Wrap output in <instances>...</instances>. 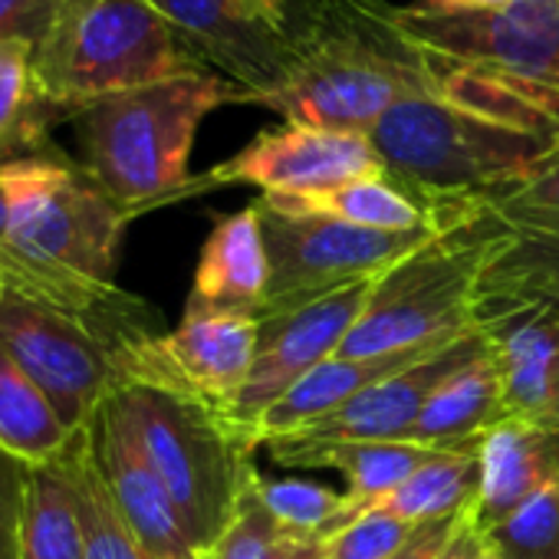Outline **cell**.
Listing matches in <instances>:
<instances>
[{
    "label": "cell",
    "mask_w": 559,
    "mask_h": 559,
    "mask_svg": "<svg viewBox=\"0 0 559 559\" xmlns=\"http://www.w3.org/2000/svg\"><path fill=\"white\" fill-rule=\"evenodd\" d=\"M0 185L8 194V234L0 240V280L8 290L76 313L126 300L116 263L135 214L83 162L50 145L0 165Z\"/></svg>",
    "instance_id": "6da1fadb"
},
{
    "label": "cell",
    "mask_w": 559,
    "mask_h": 559,
    "mask_svg": "<svg viewBox=\"0 0 559 559\" xmlns=\"http://www.w3.org/2000/svg\"><path fill=\"white\" fill-rule=\"evenodd\" d=\"M421 93H431V70L389 0H304L284 73L247 106L287 126L372 135L402 99Z\"/></svg>",
    "instance_id": "7a4b0ae2"
},
{
    "label": "cell",
    "mask_w": 559,
    "mask_h": 559,
    "mask_svg": "<svg viewBox=\"0 0 559 559\" xmlns=\"http://www.w3.org/2000/svg\"><path fill=\"white\" fill-rule=\"evenodd\" d=\"M243 93L217 73H191L86 106L73 126L86 171L135 217L191 194L188 158L207 112Z\"/></svg>",
    "instance_id": "3957f363"
},
{
    "label": "cell",
    "mask_w": 559,
    "mask_h": 559,
    "mask_svg": "<svg viewBox=\"0 0 559 559\" xmlns=\"http://www.w3.org/2000/svg\"><path fill=\"white\" fill-rule=\"evenodd\" d=\"M211 73L152 0H60L34 44L37 96L73 122L96 99Z\"/></svg>",
    "instance_id": "277c9868"
},
{
    "label": "cell",
    "mask_w": 559,
    "mask_h": 559,
    "mask_svg": "<svg viewBox=\"0 0 559 559\" xmlns=\"http://www.w3.org/2000/svg\"><path fill=\"white\" fill-rule=\"evenodd\" d=\"M500 230L503 221L480 204L379 273L336 356H385L474 330L480 270Z\"/></svg>",
    "instance_id": "5b68a950"
},
{
    "label": "cell",
    "mask_w": 559,
    "mask_h": 559,
    "mask_svg": "<svg viewBox=\"0 0 559 559\" xmlns=\"http://www.w3.org/2000/svg\"><path fill=\"white\" fill-rule=\"evenodd\" d=\"M119 399L201 556L237 516L257 448L207 402L152 385H119Z\"/></svg>",
    "instance_id": "8992f818"
},
{
    "label": "cell",
    "mask_w": 559,
    "mask_h": 559,
    "mask_svg": "<svg viewBox=\"0 0 559 559\" xmlns=\"http://www.w3.org/2000/svg\"><path fill=\"white\" fill-rule=\"evenodd\" d=\"M369 139L385 171L399 181L425 194L471 198L513 181L559 142L487 119L435 93L402 99Z\"/></svg>",
    "instance_id": "52a82bcc"
},
{
    "label": "cell",
    "mask_w": 559,
    "mask_h": 559,
    "mask_svg": "<svg viewBox=\"0 0 559 559\" xmlns=\"http://www.w3.org/2000/svg\"><path fill=\"white\" fill-rule=\"evenodd\" d=\"M142 304L126 297L96 313L63 310L17 290L0 294V346L57 405L60 418L80 431L90 415L122 385L119 356L129 336L145 330Z\"/></svg>",
    "instance_id": "ba28073f"
},
{
    "label": "cell",
    "mask_w": 559,
    "mask_h": 559,
    "mask_svg": "<svg viewBox=\"0 0 559 559\" xmlns=\"http://www.w3.org/2000/svg\"><path fill=\"white\" fill-rule=\"evenodd\" d=\"M484 201V198H480ZM266 247V297L260 313H280L317 300L356 280H372L421 247L441 227L418 230H376L326 217H290L263 207L253 198ZM474 214V211H471ZM457 224V221H451Z\"/></svg>",
    "instance_id": "9c48e42d"
},
{
    "label": "cell",
    "mask_w": 559,
    "mask_h": 559,
    "mask_svg": "<svg viewBox=\"0 0 559 559\" xmlns=\"http://www.w3.org/2000/svg\"><path fill=\"white\" fill-rule=\"evenodd\" d=\"M405 40L454 67L559 90V0H516L500 11H448L431 0L395 8Z\"/></svg>",
    "instance_id": "30bf717a"
},
{
    "label": "cell",
    "mask_w": 559,
    "mask_h": 559,
    "mask_svg": "<svg viewBox=\"0 0 559 559\" xmlns=\"http://www.w3.org/2000/svg\"><path fill=\"white\" fill-rule=\"evenodd\" d=\"M257 326V313L188 300L171 333H152L145 326L129 336L119 356L122 385L178 392L224 412L250 376Z\"/></svg>",
    "instance_id": "8fae6325"
},
{
    "label": "cell",
    "mask_w": 559,
    "mask_h": 559,
    "mask_svg": "<svg viewBox=\"0 0 559 559\" xmlns=\"http://www.w3.org/2000/svg\"><path fill=\"white\" fill-rule=\"evenodd\" d=\"M372 280H356V284H346L290 310L260 313L257 356L250 376L234 395V402L221 412L237 431H243L247 441L253 421L280 395L290 392L307 372H313L320 362L333 359L343 349L346 336L353 333L369 300Z\"/></svg>",
    "instance_id": "7c38bea8"
},
{
    "label": "cell",
    "mask_w": 559,
    "mask_h": 559,
    "mask_svg": "<svg viewBox=\"0 0 559 559\" xmlns=\"http://www.w3.org/2000/svg\"><path fill=\"white\" fill-rule=\"evenodd\" d=\"M382 171L385 165L369 135L284 122L263 129L237 155L194 178L191 194L227 185H253L260 194H307Z\"/></svg>",
    "instance_id": "4fadbf2b"
},
{
    "label": "cell",
    "mask_w": 559,
    "mask_h": 559,
    "mask_svg": "<svg viewBox=\"0 0 559 559\" xmlns=\"http://www.w3.org/2000/svg\"><path fill=\"white\" fill-rule=\"evenodd\" d=\"M90 448L96 454V464L122 507L132 533L139 536L142 549L152 559H198V549L191 546L181 516L175 510V500L155 471L139 428L129 415V408L119 399V389L90 415L83 425Z\"/></svg>",
    "instance_id": "5bb4252c"
},
{
    "label": "cell",
    "mask_w": 559,
    "mask_h": 559,
    "mask_svg": "<svg viewBox=\"0 0 559 559\" xmlns=\"http://www.w3.org/2000/svg\"><path fill=\"white\" fill-rule=\"evenodd\" d=\"M152 4L211 73L230 80L243 93L240 103L273 86L287 67L297 21L290 27L270 24L243 0H152Z\"/></svg>",
    "instance_id": "9a60e30c"
},
{
    "label": "cell",
    "mask_w": 559,
    "mask_h": 559,
    "mask_svg": "<svg viewBox=\"0 0 559 559\" xmlns=\"http://www.w3.org/2000/svg\"><path fill=\"white\" fill-rule=\"evenodd\" d=\"M487 353V343L480 330L451 340L428 359L415 362L405 372H395L366 392H359L343 408L297 428L294 435H284V441L300 444H320V441H408L415 431V421L421 418L425 405L431 402L435 389ZM276 441V438H273Z\"/></svg>",
    "instance_id": "2e32d148"
},
{
    "label": "cell",
    "mask_w": 559,
    "mask_h": 559,
    "mask_svg": "<svg viewBox=\"0 0 559 559\" xmlns=\"http://www.w3.org/2000/svg\"><path fill=\"white\" fill-rule=\"evenodd\" d=\"M474 326L503 379V418L559 421V307L477 300Z\"/></svg>",
    "instance_id": "e0dca14e"
},
{
    "label": "cell",
    "mask_w": 559,
    "mask_h": 559,
    "mask_svg": "<svg viewBox=\"0 0 559 559\" xmlns=\"http://www.w3.org/2000/svg\"><path fill=\"white\" fill-rule=\"evenodd\" d=\"M552 480H559V421L500 418L484 435L474 526H493Z\"/></svg>",
    "instance_id": "ac0fdd59"
},
{
    "label": "cell",
    "mask_w": 559,
    "mask_h": 559,
    "mask_svg": "<svg viewBox=\"0 0 559 559\" xmlns=\"http://www.w3.org/2000/svg\"><path fill=\"white\" fill-rule=\"evenodd\" d=\"M471 333V330H467ZM464 336V333H461ZM457 340V336H451ZM451 340L441 343H428L418 349H402V353H385V356H333L326 362H320L313 372H307L290 392L280 395L250 428V444L263 448L273 438L294 435L297 428L343 408L346 402H353L359 392H366L369 385L412 369L415 362L428 359L431 353H438L441 346H448Z\"/></svg>",
    "instance_id": "d6986e66"
},
{
    "label": "cell",
    "mask_w": 559,
    "mask_h": 559,
    "mask_svg": "<svg viewBox=\"0 0 559 559\" xmlns=\"http://www.w3.org/2000/svg\"><path fill=\"white\" fill-rule=\"evenodd\" d=\"M270 457L284 467H330L340 471L349 480V490L343 493L340 516L333 530H340L346 520L366 513L379 497L395 490L408 474H415L431 454H438L428 444L418 441H320V444H300V441H266L263 444ZM330 530V533H333Z\"/></svg>",
    "instance_id": "ffe728a7"
},
{
    "label": "cell",
    "mask_w": 559,
    "mask_h": 559,
    "mask_svg": "<svg viewBox=\"0 0 559 559\" xmlns=\"http://www.w3.org/2000/svg\"><path fill=\"white\" fill-rule=\"evenodd\" d=\"M503 230L480 270L477 300L559 307V214H497Z\"/></svg>",
    "instance_id": "44dd1931"
},
{
    "label": "cell",
    "mask_w": 559,
    "mask_h": 559,
    "mask_svg": "<svg viewBox=\"0 0 559 559\" xmlns=\"http://www.w3.org/2000/svg\"><path fill=\"white\" fill-rule=\"evenodd\" d=\"M266 276H270V263L263 247L260 211L250 201L247 207L221 217L211 227L198 257L188 300L260 317L266 297Z\"/></svg>",
    "instance_id": "7402d4cb"
},
{
    "label": "cell",
    "mask_w": 559,
    "mask_h": 559,
    "mask_svg": "<svg viewBox=\"0 0 559 559\" xmlns=\"http://www.w3.org/2000/svg\"><path fill=\"white\" fill-rule=\"evenodd\" d=\"M500 418H503V379L487 346L484 356H477L474 362H467L435 389L408 441L428 444L435 451H448L480 441Z\"/></svg>",
    "instance_id": "603a6c76"
},
{
    "label": "cell",
    "mask_w": 559,
    "mask_h": 559,
    "mask_svg": "<svg viewBox=\"0 0 559 559\" xmlns=\"http://www.w3.org/2000/svg\"><path fill=\"white\" fill-rule=\"evenodd\" d=\"M73 435L47 392L0 346V448L27 467H47L70 448Z\"/></svg>",
    "instance_id": "cb8c5ba5"
},
{
    "label": "cell",
    "mask_w": 559,
    "mask_h": 559,
    "mask_svg": "<svg viewBox=\"0 0 559 559\" xmlns=\"http://www.w3.org/2000/svg\"><path fill=\"white\" fill-rule=\"evenodd\" d=\"M53 464L63 471L70 490H73L86 559H152L142 549L139 536L132 533L122 507L116 503L83 428L73 435L70 448Z\"/></svg>",
    "instance_id": "d4e9b609"
},
{
    "label": "cell",
    "mask_w": 559,
    "mask_h": 559,
    "mask_svg": "<svg viewBox=\"0 0 559 559\" xmlns=\"http://www.w3.org/2000/svg\"><path fill=\"white\" fill-rule=\"evenodd\" d=\"M480 457H484V438L474 444L438 451L415 474H408L395 490L379 497L369 510H389L405 523H425V520L461 513L477 500Z\"/></svg>",
    "instance_id": "484cf974"
},
{
    "label": "cell",
    "mask_w": 559,
    "mask_h": 559,
    "mask_svg": "<svg viewBox=\"0 0 559 559\" xmlns=\"http://www.w3.org/2000/svg\"><path fill=\"white\" fill-rule=\"evenodd\" d=\"M57 122L67 119L34 86V44L0 40V165L50 148L47 135Z\"/></svg>",
    "instance_id": "4316f807"
},
{
    "label": "cell",
    "mask_w": 559,
    "mask_h": 559,
    "mask_svg": "<svg viewBox=\"0 0 559 559\" xmlns=\"http://www.w3.org/2000/svg\"><path fill=\"white\" fill-rule=\"evenodd\" d=\"M21 559H86L76 500L57 464L31 471Z\"/></svg>",
    "instance_id": "83f0119b"
},
{
    "label": "cell",
    "mask_w": 559,
    "mask_h": 559,
    "mask_svg": "<svg viewBox=\"0 0 559 559\" xmlns=\"http://www.w3.org/2000/svg\"><path fill=\"white\" fill-rule=\"evenodd\" d=\"M253 493L266 507V513L276 520L290 539H313L320 543L343 507V493H333L330 487L317 480H297V477H263L253 471Z\"/></svg>",
    "instance_id": "f1b7e54d"
},
{
    "label": "cell",
    "mask_w": 559,
    "mask_h": 559,
    "mask_svg": "<svg viewBox=\"0 0 559 559\" xmlns=\"http://www.w3.org/2000/svg\"><path fill=\"white\" fill-rule=\"evenodd\" d=\"M477 536L500 559H559V480L533 493L493 526L477 530Z\"/></svg>",
    "instance_id": "f546056e"
},
{
    "label": "cell",
    "mask_w": 559,
    "mask_h": 559,
    "mask_svg": "<svg viewBox=\"0 0 559 559\" xmlns=\"http://www.w3.org/2000/svg\"><path fill=\"white\" fill-rule=\"evenodd\" d=\"M418 523H405L389 510H366L320 539L323 559H389Z\"/></svg>",
    "instance_id": "4dcf8cb0"
},
{
    "label": "cell",
    "mask_w": 559,
    "mask_h": 559,
    "mask_svg": "<svg viewBox=\"0 0 559 559\" xmlns=\"http://www.w3.org/2000/svg\"><path fill=\"white\" fill-rule=\"evenodd\" d=\"M287 539L290 536L276 526V520L266 513V507L260 503L250 484L230 526L198 559H276L280 549L287 546Z\"/></svg>",
    "instance_id": "1f68e13d"
},
{
    "label": "cell",
    "mask_w": 559,
    "mask_h": 559,
    "mask_svg": "<svg viewBox=\"0 0 559 559\" xmlns=\"http://www.w3.org/2000/svg\"><path fill=\"white\" fill-rule=\"evenodd\" d=\"M484 204L493 214H520V211L559 214V142L546 148L523 175L484 194Z\"/></svg>",
    "instance_id": "d6a6232c"
},
{
    "label": "cell",
    "mask_w": 559,
    "mask_h": 559,
    "mask_svg": "<svg viewBox=\"0 0 559 559\" xmlns=\"http://www.w3.org/2000/svg\"><path fill=\"white\" fill-rule=\"evenodd\" d=\"M31 471L34 467L0 448V559H21Z\"/></svg>",
    "instance_id": "836d02e7"
},
{
    "label": "cell",
    "mask_w": 559,
    "mask_h": 559,
    "mask_svg": "<svg viewBox=\"0 0 559 559\" xmlns=\"http://www.w3.org/2000/svg\"><path fill=\"white\" fill-rule=\"evenodd\" d=\"M60 0H0V40L37 44L53 21Z\"/></svg>",
    "instance_id": "e575fe53"
},
{
    "label": "cell",
    "mask_w": 559,
    "mask_h": 559,
    "mask_svg": "<svg viewBox=\"0 0 559 559\" xmlns=\"http://www.w3.org/2000/svg\"><path fill=\"white\" fill-rule=\"evenodd\" d=\"M471 507L451 516H438V520H425L412 530V536L389 556V559H441V552L454 543V536L461 533L464 520H467Z\"/></svg>",
    "instance_id": "d590c367"
},
{
    "label": "cell",
    "mask_w": 559,
    "mask_h": 559,
    "mask_svg": "<svg viewBox=\"0 0 559 559\" xmlns=\"http://www.w3.org/2000/svg\"><path fill=\"white\" fill-rule=\"evenodd\" d=\"M243 4H247L250 11H257L263 21L280 24V27H290V24L297 21V11H290L287 0H243Z\"/></svg>",
    "instance_id": "8d00e7d4"
},
{
    "label": "cell",
    "mask_w": 559,
    "mask_h": 559,
    "mask_svg": "<svg viewBox=\"0 0 559 559\" xmlns=\"http://www.w3.org/2000/svg\"><path fill=\"white\" fill-rule=\"evenodd\" d=\"M438 8H448V11H500V8H510L516 0H431Z\"/></svg>",
    "instance_id": "74e56055"
},
{
    "label": "cell",
    "mask_w": 559,
    "mask_h": 559,
    "mask_svg": "<svg viewBox=\"0 0 559 559\" xmlns=\"http://www.w3.org/2000/svg\"><path fill=\"white\" fill-rule=\"evenodd\" d=\"M471 543H474V516L467 513V520H464L461 533H457V536H454V543L441 552V559H467Z\"/></svg>",
    "instance_id": "f35d334b"
},
{
    "label": "cell",
    "mask_w": 559,
    "mask_h": 559,
    "mask_svg": "<svg viewBox=\"0 0 559 559\" xmlns=\"http://www.w3.org/2000/svg\"><path fill=\"white\" fill-rule=\"evenodd\" d=\"M276 559H323V552H320V543L313 539H287V546L280 549Z\"/></svg>",
    "instance_id": "ab89813d"
},
{
    "label": "cell",
    "mask_w": 559,
    "mask_h": 559,
    "mask_svg": "<svg viewBox=\"0 0 559 559\" xmlns=\"http://www.w3.org/2000/svg\"><path fill=\"white\" fill-rule=\"evenodd\" d=\"M8 234V194H4V185H0V240Z\"/></svg>",
    "instance_id": "60d3db41"
},
{
    "label": "cell",
    "mask_w": 559,
    "mask_h": 559,
    "mask_svg": "<svg viewBox=\"0 0 559 559\" xmlns=\"http://www.w3.org/2000/svg\"><path fill=\"white\" fill-rule=\"evenodd\" d=\"M471 559H500V556H497L490 546H484V543H480V536H477V539H474V552H471Z\"/></svg>",
    "instance_id": "b9f144b4"
},
{
    "label": "cell",
    "mask_w": 559,
    "mask_h": 559,
    "mask_svg": "<svg viewBox=\"0 0 559 559\" xmlns=\"http://www.w3.org/2000/svg\"><path fill=\"white\" fill-rule=\"evenodd\" d=\"M474 539H477V530H474ZM471 552H474V543H471ZM471 552H467V559H471Z\"/></svg>",
    "instance_id": "7bdbcfd3"
},
{
    "label": "cell",
    "mask_w": 559,
    "mask_h": 559,
    "mask_svg": "<svg viewBox=\"0 0 559 559\" xmlns=\"http://www.w3.org/2000/svg\"><path fill=\"white\" fill-rule=\"evenodd\" d=\"M0 294H4V280H0Z\"/></svg>",
    "instance_id": "ee69618b"
}]
</instances>
